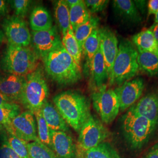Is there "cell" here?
<instances>
[{"label":"cell","mask_w":158,"mask_h":158,"mask_svg":"<svg viewBox=\"0 0 158 158\" xmlns=\"http://www.w3.org/2000/svg\"><path fill=\"white\" fill-rule=\"evenodd\" d=\"M53 102L66 123L76 132H79L91 115L88 100L77 91L59 93L53 97Z\"/></svg>","instance_id":"6da1fadb"},{"label":"cell","mask_w":158,"mask_h":158,"mask_svg":"<svg viewBox=\"0 0 158 158\" xmlns=\"http://www.w3.org/2000/svg\"><path fill=\"white\" fill-rule=\"evenodd\" d=\"M42 60L46 73L59 85H73L81 78L82 70L63 45L47 55Z\"/></svg>","instance_id":"7a4b0ae2"},{"label":"cell","mask_w":158,"mask_h":158,"mask_svg":"<svg viewBox=\"0 0 158 158\" xmlns=\"http://www.w3.org/2000/svg\"><path fill=\"white\" fill-rule=\"evenodd\" d=\"M38 58L33 49L8 45L1 57V68L6 73L27 77L38 68Z\"/></svg>","instance_id":"3957f363"},{"label":"cell","mask_w":158,"mask_h":158,"mask_svg":"<svg viewBox=\"0 0 158 158\" xmlns=\"http://www.w3.org/2000/svg\"><path fill=\"white\" fill-rule=\"evenodd\" d=\"M137 57L138 51L130 40L121 41L108 80L109 85L119 86L135 76L139 70Z\"/></svg>","instance_id":"277c9868"},{"label":"cell","mask_w":158,"mask_h":158,"mask_svg":"<svg viewBox=\"0 0 158 158\" xmlns=\"http://www.w3.org/2000/svg\"><path fill=\"white\" fill-rule=\"evenodd\" d=\"M156 125L138 115L130 107L123 117L122 128L126 140L134 149H140L152 135Z\"/></svg>","instance_id":"5b68a950"},{"label":"cell","mask_w":158,"mask_h":158,"mask_svg":"<svg viewBox=\"0 0 158 158\" xmlns=\"http://www.w3.org/2000/svg\"><path fill=\"white\" fill-rule=\"evenodd\" d=\"M48 96L49 89L44 74L38 67L26 77V83L20 103L28 111L34 114L40 110L48 102Z\"/></svg>","instance_id":"8992f818"},{"label":"cell","mask_w":158,"mask_h":158,"mask_svg":"<svg viewBox=\"0 0 158 158\" xmlns=\"http://www.w3.org/2000/svg\"><path fill=\"white\" fill-rule=\"evenodd\" d=\"M93 107L102 121L111 124L119 111L118 98L114 90L107 89V85L94 91L91 96Z\"/></svg>","instance_id":"52a82bcc"},{"label":"cell","mask_w":158,"mask_h":158,"mask_svg":"<svg viewBox=\"0 0 158 158\" xmlns=\"http://www.w3.org/2000/svg\"><path fill=\"white\" fill-rule=\"evenodd\" d=\"M109 135L108 131L102 122L91 115L79 131L76 147L85 152L104 142Z\"/></svg>","instance_id":"ba28073f"},{"label":"cell","mask_w":158,"mask_h":158,"mask_svg":"<svg viewBox=\"0 0 158 158\" xmlns=\"http://www.w3.org/2000/svg\"><path fill=\"white\" fill-rule=\"evenodd\" d=\"M34 114L25 111L18 114L4 128L6 132L27 143L38 141L36 122Z\"/></svg>","instance_id":"9c48e42d"},{"label":"cell","mask_w":158,"mask_h":158,"mask_svg":"<svg viewBox=\"0 0 158 158\" xmlns=\"http://www.w3.org/2000/svg\"><path fill=\"white\" fill-rule=\"evenodd\" d=\"M8 45L27 47L31 43V34L25 20L15 15L6 17L2 23Z\"/></svg>","instance_id":"30bf717a"},{"label":"cell","mask_w":158,"mask_h":158,"mask_svg":"<svg viewBox=\"0 0 158 158\" xmlns=\"http://www.w3.org/2000/svg\"><path fill=\"white\" fill-rule=\"evenodd\" d=\"M31 44L37 56L42 59L62 45L60 36L55 26L46 31H32Z\"/></svg>","instance_id":"8fae6325"},{"label":"cell","mask_w":158,"mask_h":158,"mask_svg":"<svg viewBox=\"0 0 158 158\" xmlns=\"http://www.w3.org/2000/svg\"><path fill=\"white\" fill-rule=\"evenodd\" d=\"M144 82L141 78L125 81L114 91L119 104V111H124L131 107L141 96L144 89Z\"/></svg>","instance_id":"7c38bea8"},{"label":"cell","mask_w":158,"mask_h":158,"mask_svg":"<svg viewBox=\"0 0 158 158\" xmlns=\"http://www.w3.org/2000/svg\"><path fill=\"white\" fill-rule=\"evenodd\" d=\"M100 49L106 63L108 80L110 77L113 64L118 51V42L115 33L106 27L99 28Z\"/></svg>","instance_id":"4fadbf2b"},{"label":"cell","mask_w":158,"mask_h":158,"mask_svg":"<svg viewBox=\"0 0 158 158\" xmlns=\"http://www.w3.org/2000/svg\"><path fill=\"white\" fill-rule=\"evenodd\" d=\"M52 149L57 158H75L76 146L66 132L51 130Z\"/></svg>","instance_id":"5bb4252c"},{"label":"cell","mask_w":158,"mask_h":158,"mask_svg":"<svg viewBox=\"0 0 158 158\" xmlns=\"http://www.w3.org/2000/svg\"><path fill=\"white\" fill-rule=\"evenodd\" d=\"M87 75L89 76L90 87L94 91L106 85L108 81L107 67L100 48L91 62Z\"/></svg>","instance_id":"9a60e30c"},{"label":"cell","mask_w":158,"mask_h":158,"mask_svg":"<svg viewBox=\"0 0 158 158\" xmlns=\"http://www.w3.org/2000/svg\"><path fill=\"white\" fill-rule=\"evenodd\" d=\"M25 83L24 76L10 74L0 76V93L15 103L20 102Z\"/></svg>","instance_id":"2e32d148"},{"label":"cell","mask_w":158,"mask_h":158,"mask_svg":"<svg viewBox=\"0 0 158 158\" xmlns=\"http://www.w3.org/2000/svg\"><path fill=\"white\" fill-rule=\"evenodd\" d=\"M131 108L138 115L153 124H158V94L150 93L141 98Z\"/></svg>","instance_id":"e0dca14e"},{"label":"cell","mask_w":158,"mask_h":158,"mask_svg":"<svg viewBox=\"0 0 158 158\" xmlns=\"http://www.w3.org/2000/svg\"><path fill=\"white\" fill-rule=\"evenodd\" d=\"M113 5L116 15L125 21L135 24L141 22V16L134 1L131 0H114Z\"/></svg>","instance_id":"ac0fdd59"},{"label":"cell","mask_w":158,"mask_h":158,"mask_svg":"<svg viewBox=\"0 0 158 158\" xmlns=\"http://www.w3.org/2000/svg\"><path fill=\"white\" fill-rule=\"evenodd\" d=\"M44 118L49 128L53 131L68 132V125L56 107L51 102H46L41 108Z\"/></svg>","instance_id":"d6986e66"},{"label":"cell","mask_w":158,"mask_h":158,"mask_svg":"<svg viewBox=\"0 0 158 158\" xmlns=\"http://www.w3.org/2000/svg\"><path fill=\"white\" fill-rule=\"evenodd\" d=\"M30 26L32 31H42L52 28V18L48 10L44 6L35 7L30 15Z\"/></svg>","instance_id":"ffe728a7"},{"label":"cell","mask_w":158,"mask_h":158,"mask_svg":"<svg viewBox=\"0 0 158 158\" xmlns=\"http://www.w3.org/2000/svg\"><path fill=\"white\" fill-rule=\"evenodd\" d=\"M100 46V38L99 28L95 29L89 37L85 40L83 45L82 54L85 57V64L84 72L88 74L91 62Z\"/></svg>","instance_id":"44dd1931"},{"label":"cell","mask_w":158,"mask_h":158,"mask_svg":"<svg viewBox=\"0 0 158 158\" xmlns=\"http://www.w3.org/2000/svg\"><path fill=\"white\" fill-rule=\"evenodd\" d=\"M133 44L137 50L158 54V43L151 29H145L132 37Z\"/></svg>","instance_id":"7402d4cb"},{"label":"cell","mask_w":158,"mask_h":158,"mask_svg":"<svg viewBox=\"0 0 158 158\" xmlns=\"http://www.w3.org/2000/svg\"><path fill=\"white\" fill-rule=\"evenodd\" d=\"M137 51V61L139 69L150 76L158 75V54L140 50Z\"/></svg>","instance_id":"603a6c76"},{"label":"cell","mask_w":158,"mask_h":158,"mask_svg":"<svg viewBox=\"0 0 158 158\" xmlns=\"http://www.w3.org/2000/svg\"><path fill=\"white\" fill-rule=\"evenodd\" d=\"M62 43L65 50L73 58L77 66L81 70V61L82 51L80 48L78 42L76 39L72 28L69 29L66 34L63 36Z\"/></svg>","instance_id":"cb8c5ba5"},{"label":"cell","mask_w":158,"mask_h":158,"mask_svg":"<svg viewBox=\"0 0 158 158\" xmlns=\"http://www.w3.org/2000/svg\"><path fill=\"white\" fill-rule=\"evenodd\" d=\"M55 15L58 27L63 36L72 28L70 22V9L66 1L59 0L55 3Z\"/></svg>","instance_id":"d4e9b609"},{"label":"cell","mask_w":158,"mask_h":158,"mask_svg":"<svg viewBox=\"0 0 158 158\" xmlns=\"http://www.w3.org/2000/svg\"><path fill=\"white\" fill-rule=\"evenodd\" d=\"M98 23L99 19L97 17L91 16L89 21L81 24L74 30V36L82 52L85 40L89 37L95 29L98 28Z\"/></svg>","instance_id":"484cf974"},{"label":"cell","mask_w":158,"mask_h":158,"mask_svg":"<svg viewBox=\"0 0 158 158\" xmlns=\"http://www.w3.org/2000/svg\"><path fill=\"white\" fill-rule=\"evenodd\" d=\"M70 9V22L72 28L74 30L81 24L90 19L91 15L85 5L84 1H81L76 6Z\"/></svg>","instance_id":"4316f807"},{"label":"cell","mask_w":158,"mask_h":158,"mask_svg":"<svg viewBox=\"0 0 158 158\" xmlns=\"http://www.w3.org/2000/svg\"><path fill=\"white\" fill-rule=\"evenodd\" d=\"M85 158H121L110 144L102 142L85 152Z\"/></svg>","instance_id":"83f0119b"},{"label":"cell","mask_w":158,"mask_h":158,"mask_svg":"<svg viewBox=\"0 0 158 158\" xmlns=\"http://www.w3.org/2000/svg\"><path fill=\"white\" fill-rule=\"evenodd\" d=\"M34 114L36 118L37 134L39 141L43 144L45 145L46 146L52 149L51 130L49 128L46 123L45 119L43 117L41 109L36 111Z\"/></svg>","instance_id":"f1b7e54d"},{"label":"cell","mask_w":158,"mask_h":158,"mask_svg":"<svg viewBox=\"0 0 158 158\" xmlns=\"http://www.w3.org/2000/svg\"><path fill=\"white\" fill-rule=\"evenodd\" d=\"M30 158H57L53 150L38 140L27 143Z\"/></svg>","instance_id":"f546056e"},{"label":"cell","mask_w":158,"mask_h":158,"mask_svg":"<svg viewBox=\"0 0 158 158\" xmlns=\"http://www.w3.org/2000/svg\"><path fill=\"white\" fill-rule=\"evenodd\" d=\"M6 142L21 158H30L27 143L6 132Z\"/></svg>","instance_id":"4dcf8cb0"},{"label":"cell","mask_w":158,"mask_h":158,"mask_svg":"<svg viewBox=\"0 0 158 158\" xmlns=\"http://www.w3.org/2000/svg\"><path fill=\"white\" fill-rule=\"evenodd\" d=\"M20 113L21 108L17 104L11 106L0 107V128L4 130L12 119Z\"/></svg>","instance_id":"1f68e13d"},{"label":"cell","mask_w":158,"mask_h":158,"mask_svg":"<svg viewBox=\"0 0 158 158\" xmlns=\"http://www.w3.org/2000/svg\"><path fill=\"white\" fill-rule=\"evenodd\" d=\"M7 1L14 10L15 15L23 19L27 16L32 2L29 0H10Z\"/></svg>","instance_id":"d6a6232c"},{"label":"cell","mask_w":158,"mask_h":158,"mask_svg":"<svg viewBox=\"0 0 158 158\" xmlns=\"http://www.w3.org/2000/svg\"><path fill=\"white\" fill-rule=\"evenodd\" d=\"M110 1L107 0H85V5L90 14L102 11L104 10Z\"/></svg>","instance_id":"836d02e7"},{"label":"cell","mask_w":158,"mask_h":158,"mask_svg":"<svg viewBox=\"0 0 158 158\" xmlns=\"http://www.w3.org/2000/svg\"><path fill=\"white\" fill-rule=\"evenodd\" d=\"M0 158H21L4 140L0 145Z\"/></svg>","instance_id":"e575fe53"},{"label":"cell","mask_w":158,"mask_h":158,"mask_svg":"<svg viewBox=\"0 0 158 158\" xmlns=\"http://www.w3.org/2000/svg\"><path fill=\"white\" fill-rule=\"evenodd\" d=\"M148 15H155L158 11V0H149L148 2Z\"/></svg>","instance_id":"d590c367"},{"label":"cell","mask_w":158,"mask_h":158,"mask_svg":"<svg viewBox=\"0 0 158 158\" xmlns=\"http://www.w3.org/2000/svg\"><path fill=\"white\" fill-rule=\"evenodd\" d=\"M9 12L7 1L0 0V19L7 15Z\"/></svg>","instance_id":"8d00e7d4"},{"label":"cell","mask_w":158,"mask_h":158,"mask_svg":"<svg viewBox=\"0 0 158 158\" xmlns=\"http://www.w3.org/2000/svg\"><path fill=\"white\" fill-rule=\"evenodd\" d=\"M143 158H158V143L149 149Z\"/></svg>","instance_id":"74e56055"},{"label":"cell","mask_w":158,"mask_h":158,"mask_svg":"<svg viewBox=\"0 0 158 158\" xmlns=\"http://www.w3.org/2000/svg\"><path fill=\"white\" fill-rule=\"evenodd\" d=\"M17 103L12 102L11 100L8 98L6 96L0 93V107L11 106Z\"/></svg>","instance_id":"f35d334b"},{"label":"cell","mask_w":158,"mask_h":158,"mask_svg":"<svg viewBox=\"0 0 158 158\" xmlns=\"http://www.w3.org/2000/svg\"><path fill=\"white\" fill-rule=\"evenodd\" d=\"M150 29L152 32L155 40H156L158 43V23H154Z\"/></svg>","instance_id":"ab89813d"},{"label":"cell","mask_w":158,"mask_h":158,"mask_svg":"<svg viewBox=\"0 0 158 158\" xmlns=\"http://www.w3.org/2000/svg\"><path fill=\"white\" fill-rule=\"evenodd\" d=\"M82 0H66V2L68 6L70 8L77 5Z\"/></svg>","instance_id":"60d3db41"},{"label":"cell","mask_w":158,"mask_h":158,"mask_svg":"<svg viewBox=\"0 0 158 158\" xmlns=\"http://www.w3.org/2000/svg\"><path fill=\"white\" fill-rule=\"evenodd\" d=\"M75 158H85V152L76 147V154Z\"/></svg>","instance_id":"b9f144b4"},{"label":"cell","mask_w":158,"mask_h":158,"mask_svg":"<svg viewBox=\"0 0 158 158\" xmlns=\"http://www.w3.org/2000/svg\"><path fill=\"white\" fill-rule=\"evenodd\" d=\"M6 40V36L3 32V31L0 28V45L4 42Z\"/></svg>","instance_id":"7bdbcfd3"},{"label":"cell","mask_w":158,"mask_h":158,"mask_svg":"<svg viewBox=\"0 0 158 158\" xmlns=\"http://www.w3.org/2000/svg\"><path fill=\"white\" fill-rule=\"evenodd\" d=\"M155 15V23H158V11Z\"/></svg>","instance_id":"ee69618b"},{"label":"cell","mask_w":158,"mask_h":158,"mask_svg":"<svg viewBox=\"0 0 158 158\" xmlns=\"http://www.w3.org/2000/svg\"><path fill=\"white\" fill-rule=\"evenodd\" d=\"M0 131H4V130H2V129H1V128H0Z\"/></svg>","instance_id":"f6af8a7d"}]
</instances>
